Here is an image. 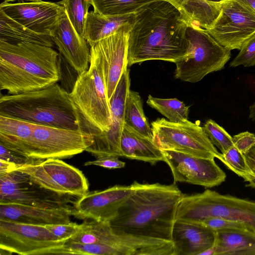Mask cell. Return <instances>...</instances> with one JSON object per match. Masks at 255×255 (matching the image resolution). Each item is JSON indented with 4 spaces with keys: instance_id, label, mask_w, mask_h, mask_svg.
I'll list each match as a JSON object with an SVG mask.
<instances>
[{
    "instance_id": "cell-7",
    "label": "cell",
    "mask_w": 255,
    "mask_h": 255,
    "mask_svg": "<svg viewBox=\"0 0 255 255\" xmlns=\"http://www.w3.org/2000/svg\"><path fill=\"white\" fill-rule=\"evenodd\" d=\"M186 54L175 64L174 77L196 83L207 75L220 71L231 57V50L220 44L206 29L188 26Z\"/></svg>"
},
{
    "instance_id": "cell-22",
    "label": "cell",
    "mask_w": 255,
    "mask_h": 255,
    "mask_svg": "<svg viewBox=\"0 0 255 255\" xmlns=\"http://www.w3.org/2000/svg\"><path fill=\"white\" fill-rule=\"evenodd\" d=\"M121 157L148 162L164 161L162 149L150 138L125 123L120 139Z\"/></svg>"
},
{
    "instance_id": "cell-21",
    "label": "cell",
    "mask_w": 255,
    "mask_h": 255,
    "mask_svg": "<svg viewBox=\"0 0 255 255\" xmlns=\"http://www.w3.org/2000/svg\"><path fill=\"white\" fill-rule=\"evenodd\" d=\"M68 207L42 208L18 204H0V220L39 226L70 222Z\"/></svg>"
},
{
    "instance_id": "cell-8",
    "label": "cell",
    "mask_w": 255,
    "mask_h": 255,
    "mask_svg": "<svg viewBox=\"0 0 255 255\" xmlns=\"http://www.w3.org/2000/svg\"><path fill=\"white\" fill-rule=\"evenodd\" d=\"M93 138L79 129L72 130L32 123L20 153L37 160L71 157L85 151Z\"/></svg>"
},
{
    "instance_id": "cell-5",
    "label": "cell",
    "mask_w": 255,
    "mask_h": 255,
    "mask_svg": "<svg viewBox=\"0 0 255 255\" xmlns=\"http://www.w3.org/2000/svg\"><path fill=\"white\" fill-rule=\"evenodd\" d=\"M79 130L96 137L108 131L112 123L100 56L90 46L89 69L77 76L68 93Z\"/></svg>"
},
{
    "instance_id": "cell-19",
    "label": "cell",
    "mask_w": 255,
    "mask_h": 255,
    "mask_svg": "<svg viewBox=\"0 0 255 255\" xmlns=\"http://www.w3.org/2000/svg\"><path fill=\"white\" fill-rule=\"evenodd\" d=\"M50 36L66 62L78 75L86 71L90 63V48L71 24L65 10Z\"/></svg>"
},
{
    "instance_id": "cell-41",
    "label": "cell",
    "mask_w": 255,
    "mask_h": 255,
    "mask_svg": "<svg viewBox=\"0 0 255 255\" xmlns=\"http://www.w3.org/2000/svg\"><path fill=\"white\" fill-rule=\"evenodd\" d=\"M249 109V118L255 123V102L250 106Z\"/></svg>"
},
{
    "instance_id": "cell-32",
    "label": "cell",
    "mask_w": 255,
    "mask_h": 255,
    "mask_svg": "<svg viewBox=\"0 0 255 255\" xmlns=\"http://www.w3.org/2000/svg\"><path fill=\"white\" fill-rule=\"evenodd\" d=\"M63 255H117L115 249L102 244H80L66 242Z\"/></svg>"
},
{
    "instance_id": "cell-26",
    "label": "cell",
    "mask_w": 255,
    "mask_h": 255,
    "mask_svg": "<svg viewBox=\"0 0 255 255\" xmlns=\"http://www.w3.org/2000/svg\"><path fill=\"white\" fill-rule=\"evenodd\" d=\"M0 40L16 44L30 42L52 47L50 35L35 32L7 16L0 10Z\"/></svg>"
},
{
    "instance_id": "cell-14",
    "label": "cell",
    "mask_w": 255,
    "mask_h": 255,
    "mask_svg": "<svg viewBox=\"0 0 255 255\" xmlns=\"http://www.w3.org/2000/svg\"><path fill=\"white\" fill-rule=\"evenodd\" d=\"M169 167L174 183L183 182L212 188L225 181L226 175L214 159L205 158L186 153L161 149Z\"/></svg>"
},
{
    "instance_id": "cell-29",
    "label": "cell",
    "mask_w": 255,
    "mask_h": 255,
    "mask_svg": "<svg viewBox=\"0 0 255 255\" xmlns=\"http://www.w3.org/2000/svg\"><path fill=\"white\" fill-rule=\"evenodd\" d=\"M146 103L171 122L178 123L188 119L190 106L177 98L162 99L149 95Z\"/></svg>"
},
{
    "instance_id": "cell-39",
    "label": "cell",
    "mask_w": 255,
    "mask_h": 255,
    "mask_svg": "<svg viewBox=\"0 0 255 255\" xmlns=\"http://www.w3.org/2000/svg\"><path fill=\"white\" fill-rule=\"evenodd\" d=\"M233 141L234 146L244 154L255 143V134L249 131L242 132L234 135Z\"/></svg>"
},
{
    "instance_id": "cell-9",
    "label": "cell",
    "mask_w": 255,
    "mask_h": 255,
    "mask_svg": "<svg viewBox=\"0 0 255 255\" xmlns=\"http://www.w3.org/2000/svg\"><path fill=\"white\" fill-rule=\"evenodd\" d=\"M153 139L161 149L176 150L196 156L222 160L203 127L188 120L171 122L163 118L151 123Z\"/></svg>"
},
{
    "instance_id": "cell-42",
    "label": "cell",
    "mask_w": 255,
    "mask_h": 255,
    "mask_svg": "<svg viewBox=\"0 0 255 255\" xmlns=\"http://www.w3.org/2000/svg\"><path fill=\"white\" fill-rule=\"evenodd\" d=\"M249 5L255 10V0H240Z\"/></svg>"
},
{
    "instance_id": "cell-38",
    "label": "cell",
    "mask_w": 255,
    "mask_h": 255,
    "mask_svg": "<svg viewBox=\"0 0 255 255\" xmlns=\"http://www.w3.org/2000/svg\"><path fill=\"white\" fill-rule=\"evenodd\" d=\"M84 165H96L112 169L124 168L126 165V163L120 160L118 156H104L97 157L95 160L86 162L84 163Z\"/></svg>"
},
{
    "instance_id": "cell-27",
    "label": "cell",
    "mask_w": 255,
    "mask_h": 255,
    "mask_svg": "<svg viewBox=\"0 0 255 255\" xmlns=\"http://www.w3.org/2000/svg\"><path fill=\"white\" fill-rule=\"evenodd\" d=\"M124 120L127 125L153 139L151 127L143 111L142 98L137 92L131 90L128 92L125 104Z\"/></svg>"
},
{
    "instance_id": "cell-20",
    "label": "cell",
    "mask_w": 255,
    "mask_h": 255,
    "mask_svg": "<svg viewBox=\"0 0 255 255\" xmlns=\"http://www.w3.org/2000/svg\"><path fill=\"white\" fill-rule=\"evenodd\" d=\"M216 232L199 223L176 220L172 234L173 255H201L214 246Z\"/></svg>"
},
{
    "instance_id": "cell-25",
    "label": "cell",
    "mask_w": 255,
    "mask_h": 255,
    "mask_svg": "<svg viewBox=\"0 0 255 255\" xmlns=\"http://www.w3.org/2000/svg\"><path fill=\"white\" fill-rule=\"evenodd\" d=\"M215 255H255V234L249 231L216 232Z\"/></svg>"
},
{
    "instance_id": "cell-16",
    "label": "cell",
    "mask_w": 255,
    "mask_h": 255,
    "mask_svg": "<svg viewBox=\"0 0 255 255\" xmlns=\"http://www.w3.org/2000/svg\"><path fill=\"white\" fill-rule=\"evenodd\" d=\"M130 85L129 70L127 68L110 100L112 120L111 128L108 131L93 137V143L85 151L97 157L104 156L121 157L120 139L125 124V108Z\"/></svg>"
},
{
    "instance_id": "cell-30",
    "label": "cell",
    "mask_w": 255,
    "mask_h": 255,
    "mask_svg": "<svg viewBox=\"0 0 255 255\" xmlns=\"http://www.w3.org/2000/svg\"><path fill=\"white\" fill-rule=\"evenodd\" d=\"M62 5L77 33L84 38L86 19L91 6V0H62L57 2Z\"/></svg>"
},
{
    "instance_id": "cell-31",
    "label": "cell",
    "mask_w": 255,
    "mask_h": 255,
    "mask_svg": "<svg viewBox=\"0 0 255 255\" xmlns=\"http://www.w3.org/2000/svg\"><path fill=\"white\" fill-rule=\"evenodd\" d=\"M203 128L211 142L219 148L222 153H224L234 146L233 137L214 121L211 119L207 120Z\"/></svg>"
},
{
    "instance_id": "cell-37",
    "label": "cell",
    "mask_w": 255,
    "mask_h": 255,
    "mask_svg": "<svg viewBox=\"0 0 255 255\" xmlns=\"http://www.w3.org/2000/svg\"><path fill=\"white\" fill-rule=\"evenodd\" d=\"M0 160L8 162L18 166L17 168L37 162V160L13 150L0 143Z\"/></svg>"
},
{
    "instance_id": "cell-36",
    "label": "cell",
    "mask_w": 255,
    "mask_h": 255,
    "mask_svg": "<svg viewBox=\"0 0 255 255\" xmlns=\"http://www.w3.org/2000/svg\"><path fill=\"white\" fill-rule=\"evenodd\" d=\"M59 240L67 242L82 228V224L69 222L64 224H50L45 226Z\"/></svg>"
},
{
    "instance_id": "cell-6",
    "label": "cell",
    "mask_w": 255,
    "mask_h": 255,
    "mask_svg": "<svg viewBox=\"0 0 255 255\" xmlns=\"http://www.w3.org/2000/svg\"><path fill=\"white\" fill-rule=\"evenodd\" d=\"M220 217L245 223L255 234V202L207 189L184 194L178 205L176 220L197 223Z\"/></svg>"
},
{
    "instance_id": "cell-23",
    "label": "cell",
    "mask_w": 255,
    "mask_h": 255,
    "mask_svg": "<svg viewBox=\"0 0 255 255\" xmlns=\"http://www.w3.org/2000/svg\"><path fill=\"white\" fill-rule=\"evenodd\" d=\"M135 13L121 15H105L98 12H89L84 38L91 46L127 26L133 25Z\"/></svg>"
},
{
    "instance_id": "cell-15",
    "label": "cell",
    "mask_w": 255,
    "mask_h": 255,
    "mask_svg": "<svg viewBox=\"0 0 255 255\" xmlns=\"http://www.w3.org/2000/svg\"><path fill=\"white\" fill-rule=\"evenodd\" d=\"M132 192L131 184L116 185L104 190L88 192L74 202L72 215L78 219L109 222Z\"/></svg>"
},
{
    "instance_id": "cell-33",
    "label": "cell",
    "mask_w": 255,
    "mask_h": 255,
    "mask_svg": "<svg viewBox=\"0 0 255 255\" xmlns=\"http://www.w3.org/2000/svg\"><path fill=\"white\" fill-rule=\"evenodd\" d=\"M222 154V162L227 167L247 182L251 175L244 155L233 146Z\"/></svg>"
},
{
    "instance_id": "cell-34",
    "label": "cell",
    "mask_w": 255,
    "mask_h": 255,
    "mask_svg": "<svg viewBox=\"0 0 255 255\" xmlns=\"http://www.w3.org/2000/svg\"><path fill=\"white\" fill-rule=\"evenodd\" d=\"M197 223L216 232L239 231L253 232L249 226L245 223L220 217L210 218Z\"/></svg>"
},
{
    "instance_id": "cell-4",
    "label": "cell",
    "mask_w": 255,
    "mask_h": 255,
    "mask_svg": "<svg viewBox=\"0 0 255 255\" xmlns=\"http://www.w3.org/2000/svg\"><path fill=\"white\" fill-rule=\"evenodd\" d=\"M0 115L38 125L79 129L68 92L57 83L42 89L1 95Z\"/></svg>"
},
{
    "instance_id": "cell-11",
    "label": "cell",
    "mask_w": 255,
    "mask_h": 255,
    "mask_svg": "<svg viewBox=\"0 0 255 255\" xmlns=\"http://www.w3.org/2000/svg\"><path fill=\"white\" fill-rule=\"evenodd\" d=\"M15 170L26 174L42 187L59 194L79 198L88 192V181L82 171L60 159L40 160Z\"/></svg>"
},
{
    "instance_id": "cell-17",
    "label": "cell",
    "mask_w": 255,
    "mask_h": 255,
    "mask_svg": "<svg viewBox=\"0 0 255 255\" xmlns=\"http://www.w3.org/2000/svg\"><path fill=\"white\" fill-rule=\"evenodd\" d=\"M133 25L103 39L93 46L101 58L107 94L110 102L128 66V39Z\"/></svg>"
},
{
    "instance_id": "cell-12",
    "label": "cell",
    "mask_w": 255,
    "mask_h": 255,
    "mask_svg": "<svg viewBox=\"0 0 255 255\" xmlns=\"http://www.w3.org/2000/svg\"><path fill=\"white\" fill-rule=\"evenodd\" d=\"M206 30L226 48L240 50L255 33V10L240 0H226L213 26Z\"/></svg>"
},
{
    "instance_id": "cell-40",
    "label": "cell",
    "mask_w": 255,
    "mask_h": 255,
    "mask_svg": "<svg viewBox=\"0 0 255 255\" xmlns=\"http://www.w3.org/2000/svg\"><path fill=\"white\" fill-rule=\"evenodd\" d=\"M244 155L251 172V175L247 181L249 183L246 186L255 189V143Z\"/></svg>"
},
{
    "instance_id": "cell-18",
    "label": "cell",
    "mask_w": 255,
    "mask_h": 255,
    "mask_svg": "<svg viewBox=\"0 0 255 255\" xmlns=\"http://www.w3.org/2000/svg\"><path fill=\"white\" fill-rule=\"evenodd\" d=\"M0 10L32 31L48 35L65 11L64 7L57 2L41 0L15 3L3 1L0 4Z\"/></svg>"
},
{
    "instance_id": "cell-43",
    "label": "cell",
    "mask_w": 255,
    "mask_h": 255,
    "mask_svg": "<svg viewBox=\"0 0 255 255\" xmlns=\"http://www.w3.org/2000/svg\"><path fill=\"white\" fill-rule=\"evenodd\" d=\"M208 2L215 3H221L226 0H205Z\"/></svg>"
},
{
    "instance_id": "cell-44",
    "label": "cell",
    "mask_w": 255,
    "mask_h": 255,
    "mask_svg": "<svg viewBox=\"0 0 255 255\" xmlns=\"http://www.w3.org/2000/svg\"><path fill=\"white\" fill-rule=\"evenodd\" d=\"M4 0V1L9 2H11V1H15L17 0ZM25 0L30 1H39L41 0Z\"/></svg>"
},
{
    "instance_id": "cell-13",
    "label": "cell",
    "mask_w": 255,
    "mask_h": 255,
    "mask_svg": "<svg viewBox=\"0 0 255 255\" xmlns=\"http://www.w3.org/2000/svg\"><path fill=\"white\" fill-rule=\"evenodd\" d=\"M68 195L45 189L18 170L0 175V204L11 203L42 208L68 207Z\"/></svg>"
},
{
    "instance_id": "cell-35",
    "label": "cell",
    "mask_w": 255,
    "mask_h": 255,
    "mask_svg": "<svg viewBox=\"0 0 255 255\" xmlns=\"http://www.w3.org/2000/svg\"><path fill=\"white\" fill-rule=\"evenodd\" d=\"M240 50L230 63V67L242 65L249 67L255 66V33L245 41Z\"/></svg>"
},
{
    "instance_id": "cell-28",
    "label": "cell",
    "mask_w": 255,
    "mask_h": 255,
    "mask_svg": "<svg viewBox=\"0 0 255 255\" xmlns=\"http://www.w3.org/2000/svg\"><path fill=\"white\" fill-rule=\"evenodd\" d=\"M157 0H91L95 11L105 15L135 13L145 5Z\"/></svg>"
},
{
    "instance_id": "cell-24",
    "label": "cell",
    "mask_w": 255,
    "mask_h": 255,
    "mask_svg": "<svg viewBox=\"0 0 255 255\" xmlns=\"http://www.w3.org/2000/svg\"><path fill=\"white\" fill-rule=\"evenodd\" d=\"M180 11L188 26L211 28L220 14L221 3L205 0H168Z\"/></svg>"
},
{
    "instance_id": "cell-2",
    "label": "cell",
    "mask_w": 255,
    "mask_h": 255,
    "mask_svg": "<svg viewBox=\"0 0 255 255\" xmlns=\"http://www.w3.org/2000/svg\"><path fill=\"white\" fill-rule=\"evenodd\" d=\"M109 222L116 234L171 241L179 201L183 194L176 183H140Z\"/></svg>"
},
{
    "instance_id": "cell-3",
    "label": "cell",
    "mask_w": 255,
    "mask_h": 255,
    "mask_svg": "<svg viewBox=\"0 0 255 255\" xmlns=\"http://www.w3.org/2000/svg\"><path fill=\"white\" fill-rule=\"evenodd\" d=\"M60 57L50 47L0 40V90L15 95L57 83L61 79Z\"/></svg>"
},
{
    "instance_id": "cell-10",
    "label": "cell",
    "mask_w": 255,
    "mask_h": 255,
    "mask_svg": "<svg viewBox=\"0 0 255 255\" xmlns=\"http://www.w3.org/2000/svg\"><path fill=\"white\" fill-rule=\"evenodd\" d=\"M66 242L57 238L45 226L0 220V254L63 255Z\"/></svg>"
},
{
    "instance_id": "cell-1",
    "label": "cell",
    "mask_w": 255,
    "mask_h": 255,
    "mask_svg": "<svg viewBox=\"0 0 255 255\" xmlns=\"http://www.w3.org/2000/svg\"><path fill=\"white\" fill-rule=\"evenodd\" d=\"M188 25L168 0L152 1L135 13L128 39V66L153 60L175 63L186 53Z\"/></svg>"
}]
</instances>
